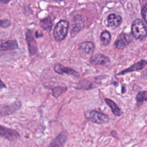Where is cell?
Returning a JSON list of instances; mask_svg holds the SVG:
<instances>
[{"label":"cell","mask_w":147,"mask_h":147,"mask_svg":"<svg viewBox=\"0 0 147 147\" xmlns=\"http://www.w3.org/2000/svg\"><path fill=\"white\" fill-rule=\"evenodd\" d=\"M84 115L88 121L96 124L106 123L110 120L109 115L95 110H87L84 113Z\"/></svg>","instance_id":"cell-1"},{"label":"cell","mask_w":147,"mask_h":147,"mask_svg":"<svg viewBox=\"0 0 147 147\" xmlns=\"http://www.w3.org/2000/svg\"><path fill=\"white\" fill-rule=\"evenodd\" d=\"M69 28V23L67 20H62L56 25L53 30V37L56 41H60L66 37Z\"/></svg>","instance_id":"cell-2"},{"label":"cell","mask_w":147,"mask_h":147,"mask_svg":"<svg viewBox=\"0 0 147 147\" xmlns=\"http://www.w3.org/2000/svg\"><path fill=\"white\" fill-rule=\"evenodd\" d=\"M133 36L138 40H143L147 36V29L144 22L140 19L136 20L131 25Z\"/></svg>","instance_id":"cell-3"},{"label":"cell","mask_w":147,"mask_h":147,"mask_svg":"<svg viewBox=\"0 0 147 147\" xmlns=\"http://www.w3.org/2000/svg\"><path fill=\"white\" fill-rule=\"evenodd\" d=\"M85 22L84 18L80 15H76L72 20V27L71 35L72 37L75 36L84 27Z\"/></svg>","instance_id":"cell-4"},{"label":"cell","mask_w":147,"mask_h":147,"mask_svg":"<svg viewBox=\"0 0 147 147\" xmlns=\"http://www.w3.org/2000/svg\"><path fill=\"white\" fill-rule=\"evenodd\" d=\"M0 136L10 141H15L20 137L19 133L16 130L2 125L0 126Z\"/></svg>","instance_id":"cell-5"},{"label":"cell","mask_w":147,"mask_h":147,"mask_svg":"<svg viewBox=\"0 0 147 147\" xmlns=\"http://www.w3.org/2000/svg\"><path fill=\"white\" fill-rule=\"evenodd\" d=\"M53 69L55 72L59 75L67 74L68 75H72L75 77H79V73L74 69L71 67H67L60 63H56L54 65Z\"/></svg>","instance_id":"cell-6"},{"label":"cell","mask_w":147,"mask_h":147,"mask_svg":"<svg viewBox=\"0 0 147 147\" xmlns=\"http://www.w3.org/2000/svg\"><path fill=\"white\" fill-rule=\"evenodd\" d=\"M21 106V103L19 100H16L10 105H4L1 108V116L11 115L20 109Z\"/></svg>","instance_id":"cell-7"},{"label":"cell","mask_w":147,"mask_h":147,"mask_svg":"<svg viewBox=\"0 0 147 147\" xmlns=\"http://www.w3.org/2000/svg\"><path fill=\"white\" fill-rule=\"evenodd\" d=\"M132 41V38L130 34L122 33L120 34L114 42L115 47L119 49H123Z\"/></svg>","instance_id":"cell-8"},{"label":"cell","mask_w":147,"mask_h":147,"mask_svg":"<svg viewBox=\"0 0 147 147\" xmlns=\"http://www.w3.org/2000/svg\"><path fill=\"white\" fill-rule=\"evenodd\" d=\"M146 65H147V61L145 60H141L133 64V65H130L129 67L127 68L126 69L121 71L118 74H117V75H123L125 74H126L130 72L142 70L145 68V67Z\"/></svg>","instance_id":"cell-9"},{"label":"cell","mask_w":147,"mask_h":147,"mask_svg":"<svg viewBox=\"0 0 147 147\" xmlns=\"http://www.w3.org/2000/svg\"><path fill=\"white\" fill-rule=\"evenodd\" d=\"M26 40L28 47V51L30 55H34L37 51V45L30 30L26 32Z\"/></svg>","instance_id":"cell-10"},{"label":"cell","mask_w":147,"mask_h":147,"mask_svg":"<svg viewBox=\"0 0 147 147\" xmlns=\"http://www.w3.org/2000/svg\"><path fill=\"white\" fill-rule=\"evenodd\" d=\"M68 137L67 131H62L56 137H55L49 144L48 147H62Z\"/></svg>","instance_id":"cell-11"},{"label":"cell","mask_w":147,"mask_h":147,"mask_svg":"<svg viewBox=\"0 0 147 147\" xmlns=\"http://www.w3.org/2000/svg\"><path fill=\"white\" fill-rule=\"evenodd\" d=\"M90 61L94 65H104L109 63L110 60L107 56L102 53H96L90 57Z\"/></svg>","instance_id":"cell-12"},{"label":"cell","mask_w":147,"mask_h":147,"mask_svg":"<svg viewBox=\"0 0 147 147\" xmlns=\"http://www.w3.org/2000/svg\"><path fill=\"white\" fill-rule=\"evenodd\" d=\"M122 22V18L115 14H110L107 17V25L108 27L114 29L120 25Z\"/></svg>","instance_id":"cell-13"},{"label":"cell","mask_w":147,"mask_h":147,"mask_svg":"<svg viewBox=\"0 0 147 147\" xmlns=\"http://www.w3.org/2000/svg\"><path fill=\"white\" fill-rule=\"evenodd\" d=\"M79 49L80 52L83 53L90 55L94 52L95 45L94 43L91 41H85L79 45Z\"/></svg>","instance_id":"cell-14"},{"label":"cell","mask_w":147,"mask_h":147,"mask_svg":"<svg viewBox=\"0 0 147 147\" xmlns=\"http://www.w3.org/2000/svg\"><path fill=\"white\" fill-rule=\"evenodd\" d=\"M105 101L106 103L110 107L111 110L113 114L115 116L119 117L123 114L122 110L118 106V105L111 99L109 98H105Z\"/></svg>","instance_id":"cell-15"},{"label":"cell","mask_w":147,"mask_h":147,"mask_svg":"<svg viewBox=\"0 0 147 147\" xmlns=\"http://www.w3.org/2000/svg\"><path fill=\"white\" fill-rule=\"evenodd\" d=\"M18 48V43L16 40H7L5 41H2L1 42V50L2 51L14 50Z\"/></svg>","instance_id":"cell-16"},{"label":"cell","mask_w":147,"mask_h":147,"mask_svg":"<svg viewBox=\"0 0 147 147\" xmlns=\"http://www.w3.org/2000/svg\"><path fill=\"white\" fill-rule=\"evenodd\" d=\"M136 100L138 107L142 105L144 102H147V90L139 91L136 95Z\"/></svg>","instance_id":"cell-17"},{"label":"cell","mask_w":147,"mask_h":147,"mask_svg":"<svg viewBox=\"0 0 147 147\" xmlns=\"http://www.w3.org/2000/svg\"><path fill=\"white\" fill-rule=\"evenodd\" d=\"M110 40H111V35L110 33L107 30H105L102 32L100 36V41L101 44L103 46H106L110 43Z\"/></svg>","instance_id":"cell-18"},{"label":"cell","mask_w":147,"mask_h":147,"mask_svg":"<svg viewBox=\"0 0 147 147\" xmlns=\"http://www.w3.org/2000/svg\"><path fill=\"white\" fill-rule=\"evenodd\" d=\"M40 26L42 28V29H43L44 30H51L52 26L51 18L49 17H48L41 20L40 21Z\"/></svg>","instance_id":"cell-19"},{"label":"cell","mask_w":147,"mask_h":147,"mask_svg":"<svg viewBox=\"0 0 147 147\" xmlns=\"http://www.w3.org/2000/svg\"><path fill=\"white\" fill-rule=\"evenodd\" d=\"M67 90V87H64V86H58L54 87L52 89V94L53 96L57 98L59 96H60L63 92H65Z\"/></svg>","instance_id":"cell-20"},{"label":"cell","mask_w":147,"mask_h":147,"mask_svg":"<svg viewBox=\"0 0 147 147\" xmlns=\"http://www.w3.org/2000/svg\"><path fill=\"white\" fill-rule=\"evenodd\" d=\"M78 86L79 88L88 90L92 88V83L88 80H81L78 83Z\"/></svg>","instance_id":"cell-21"},{"label":"cell","mask_w":147,"mask_h":147,"mask_svg":"<svg viewBox=\"0 0 147 147\" xmlns=\"http://www.w3.org/2000/svg\"><path fill=\"white\" fill-rule=\"evenodd\" d=\"M10 25V21L7 19L1 20V26L3 28H6Z\"/></svg>","instance_id":"cell-22"},{"label":"cell","mask_w":147,"mask_h":147,"mask_svg":"<svg viewBox=\"0 0 147 147\" xmlns=\"http://www.w3.org/2000/svg\"><path fill=\"white\" fill-rule=\"evenodd\" d=\"M141 13H142V16L143 18L144 19L145 21L147 23V3L145 4L142 7V9L141 10Z\"/></svg>","instance_id":"cell-23"},{"label":"cell","mask_w":147,"mask_h":147,"mask_svg":"<svg viewBox=\"0 0 147 147\" xmlns=\"http://www.w3.org/2000/svg\"><path fill=\"white\" fill-rule=\"evenodd\" d=\"M141 78L143 79L147 80V68L142 71L141 74Z\"/></svg>","instance_id":"cell-24"},{"label":"cell","mask_w":147,"mask_h":147,"mask_svg":"<svg viewBox=\"0 0 147 147\" xmlns=\"http://www.w3.org/2000/svg\"><path fill=\"white\" fill-rule=\"evenodd\" d=\"M110 134H111V135L113 137H115V138L117 137V131H116L115 130H113V131L111 132Z\"/></svg>","instance_id":"cell-25"},{"label":"cell","mask_w":147,"mask_h":147,"mask_svg":"<svg viewBox=\"0 0 147 147\" xmlns=\"http://www.w3.org/2000/svg\"><path fill=\"white\" fill-rule=\"evenodd\" d=\"M3 88H6V86L5 84L3 83V82L1 81V89H2Z\"/></svg>","instance_id":"cell-26"},{"label":"cell","mask_w":147,"mask_h":147,"mask_svg":"<svg viewBox=\"0 0 147 147\" xmlns=\"http://www.w3.org/2000/svg\"><path fill=\"white\" fill-rule=\"evenodd\" d=\"M10 0H1V1H2L3 3H7L8 2H10Z\"/></svg>","instance_id":"cell-27"},{"label":"cell","mask_w":147,"mask_h":147,"mask_svg":"<svg viewBox=\"0 0 147 147\" xmlns=\"http://www.w3.org/2000/svg\"><path fill=\"white\" fill-rule=\"evenodd\" d=\"M42 36V34H38V32H36V37H39L40 36Z\"/></svg>","instance_id":"cell-28"},{"label":"cell","mask_w":147,"mask_h":147,"mask_svg":"<svg viewBox=\"0 0 147 147\" xmlns=\"http://www.w3.org/2000/svg\"><path fill=\"white\" fill-rule=\"evenodd\" d=\"M56 1H61V0H56Z\"/></svg>","instance_id":"cell-29"},{"label":"cell","mask_w":147,"mask_h":147,"mask_svg":"<svg viewBox=\"0 0 147 147\" xmlns=\"http://www.w3.org/2000/svg\"></svg>","instance_id":"cell-30"}]
</instances>
